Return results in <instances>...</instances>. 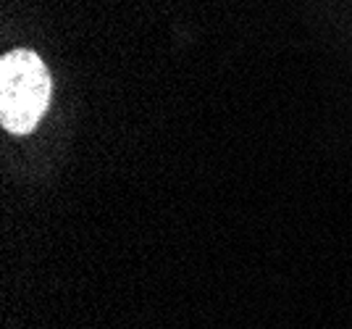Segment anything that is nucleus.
<instances>
[{"label": "nucleus", "instance_id": "f257e3e1", "mask_svg": "<svg viewBox=\"0 0 352 329\" xmlns=\"http://www.w3.org/2000/svg\"><path fill=\"white\" fill-rule=\"evenodd\" d=\"M50 95L53 79L34 50L16 47L0 59V124L6 132H34L50 105Z\"/></svg>", "mask_w": 352, "mask_h": 329}]
</instances>
